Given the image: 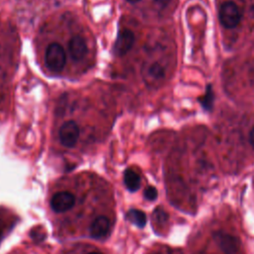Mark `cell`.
Returning <instances> with one entry per match:
<instances>
[{
  "mask_svg": "<svg viewBox=\"0 0 254 254\" xmlns=\"http://www.w3.org/2000/svg\"><path fill=\"white\" fill-rule=\"evenodd\" d=\"M66 62L65 51L59 43L51 44L45 53L46 65L55 73L61 72Z\"/></svg>",
  "mask_w": 254,
  "mask_h": 254,
  "instance_id": "cell-1",
  "label": "cell"
},
{
  "mask_svg": "<svg viewBox=\"0 0 254 254\" xmlns=\"http://www.w3.org/2000/svg\"><path fill=\"white\" fill-rule=\"evenodd\" d=\"M142 79L149 88L159 87L165 79V69L157 62L144 64L141 68Z\"/></svg>",
  "mask_w": 254,
  "mask_h": 254,
  "instance_id": "cell-2",
  "label": "cell"
},
{
  "mask_svg": "<svg viewBox=\"0 0 254 254\" xmlns=\"http://www.w3.org/2000/svg\"><path fill=\"white\" fill-rule=\"evenodd\" d=\"M219 20L223 27L235 28L241 20V12L238 6L232 1L224 2L219 9Z\"/></svg>",
  "mask_w": 254,
  "mask_h": 254,
  "instance_id": "cell-3",
  "label": "cell"
},
{
  "mask_svg": "<svg viewBox=\"0 0 254 254\" xmlns=\"http://www.w3.org/2000/svg\"><path fill=\"white\" fill-rule=\"evenodd\" d=\"M79 127L73 120H68L64 123L59 132L60 142L66 148H72L79 138Z\"/></svg>",
  "mask_w": 254,
  "mask_h": 254,
  "instance_id": "cell-4",
  "label": "cell"
},
{
  "mask_svg": "<svg viewBox=\"0 0 254 254\" xmlns=\"http://www.w3.org/2000/svg\"><path fill=\"white\" fill-rule=\"evenodd\" d=\"M75 203L74 195L69 191H60L53 195L51 207L55 212H64L70 209Z\"/></svg>",
  "mask_w": 254,
  "mask_h": 254,
  "instance_id": "cell-5",
  "label": "cell"
},
{
  "mask_svg": "<svg viewBox=\"0 0 254 254\" xmlns=\"http://www.w3.org/2000/svg\"><path fill=\"white\" fill-rule=\"evenodd\" d=\"M135 42V35L129 29H123L118 33L114 44V54L118 57L124 56L129 52Z\"/></svg>",
  "mask_w": 254,
  "mask_h": 254,
  "instance_id": "cell-6",
  "label": "cell"
},
{
  "mask_svg": "<svg viewBox=\"0 0 254 254\" xmlns=\"http://www.w3.org/2000/svg\"><path fill=\"white\" fill-rule=\"evenodd\" d=\"M213 237L216 244L225 254H234L237 251L238 240L234 236L223 232H216Z\"/></svg>",
  "mask_w": 254,
  "mask_h": 254,
  "instance_id": "cell-7",
  "label": "cell"
},
{
  "mask_svg": "<svg viewBox=\"0 0 254 254\" xmlns=\"http://www.w3.org/2000/svg\"><path fill=\"white\" fill-rule=\"evenodd\" d=\"M68 53L72 60L81 61L87 54V44L80 36L72 37L68 42Z\"/></svg>",
  "mask_w": 254,
  "mask_h": 254,
  "instance_id": "cell-8",
  "label": "cell"
},
{
  "mask_svg": "<svg viewBox=\"0 0 254 254\" xmlns=\"http://www.w3.org/2000/svg\"><path fill=\"white\" fill-rule=\"evenodd\" d=\"M110 225H111V223H110V220L108 217H106L104 215L96 217L92 221L90 228H89L91 237L98 239V238L105 236L110 229Z\"/></svg>",
  "mask_w": 254,
  "mask_h": 254,
  "instance_id": "cell-9",
  "label": "cell"
},
{
  "mask_svg": "<svg viewBox=\"0 0 254 254\" xmlns=\"http://www.w3.org/2000/svg\"><path fill=\"white\" fill-rule=\"evenodd\" d=\"M141 179L140 176L133 170L127 169L124 172V185L128 189L129 191L135 192L140 189Z\"/></svg>",
  "mask_w": 254,
  "mask_h": 254,
  "instance_id": "cell-10",
  "label": "cell"
},
{
  "mask_svg": "<svg viewBox=\"0 0 254 254\" xmlns=\"http://www.w3.org/2000/svg\"><path fill=\"white\" fill-rule=\"evenodd\" d=\"M126 218L139 228H143L146 225L147 217L146 214L139 209H130L126 213Z\"/></svg>",
  "mask_w": 254,
  "mask_h": 254,
  "instance_id": "cell-11",
  "label": "cell"
},
{
  "mask_svg": "<svg viewBox=\"0 0 254 254\" xmlns=\"http://www.w3.org/2000/svg\"><path fill=\"white\" fill-rule=\"evenodd\" d=\"M200 102H201V104H202V106H203L204 108H206V109L211 108L212 102H213V94H212L210 85L207 86L206 93H205V95L203 96V98L200 99Z\"/></svg>",
  "mask_w": 254,
  "mask_h": 254,
  "instance_id": "cell-12",
  "label": "cell"
},
{
  "mask_svg": "<svg viewBox=\"0 0 254 254\" xmlns=\"http://www.w3.org/2000/svg\"><path fill=\"white\" fill-rule=\"evenodd\" d=\"M158 196V190L155 187H148L144 190V197L148 200H155Z\"/></svg>",
  "mask_w": 254,
  "mask_h": 254,
  "instance_id": "cell-13",
  "label": "cell"
},
{
  "mask_svg": "<svg viewBox=\"0 0 254 254\" xmlns=\"http://www.w3.org/2000/svg\"><path fill=\"white\" fill-rule=\"evenodd\" d=\"M154 218L158 221V222H163L166 220L167 218V214L160 208H157L155 211H154Z\"/></svg>",
  "mask_w": 254,
  "mask_h": 254,
  "instance_id": "cell-14",
  "label": "cell"
},
{
  "mask_svg": "<svg viewBox=\"0 0 254 254\" xmlns=\"http://www.w3.org/2000/svg\"><path fill=\"white\" fill-rule=\"evenodd\" d=\"M249 142L251 144V146L254 148V127L251 129L250 134H249Z\"/></svg>",
  "mask_w": 254,
  "mask_h": 254,
  "instance_id": "cell-15",
  "label": "cell"
},
{
  "mask_svg": "<svg viewBox=\"0 0 254 254\" xmlns=\"http://www.w3.org/2000/svg\"><path fill=\"white\" fill-rule=\"evenodd\" d=\"M168 1H169V0H155V2H156L157 4H160V5L166 4V3H168Z\"/></svg>",
  "mask_w": 254,
  "mask_h": 254,
  "instance_id": "cell-16",
  "label": "cell"
},
{
  "mask_svg": "<svg viewBox=\"0 0 254 254\" xmlns=\"http://www.w3.org/2000/svg\"><path fill=\"white\" fill-rule=\"evenodd\" d=\"M126 1H128V2H129V3H132V4H133V3H136V2H139V1H140V0H126Z\"/></svg>",
  "mask_w": 254,
  "mask_h": 254,
  "instance_id": "cell-17",
  "label": "cell"
},
{
  "mask_svg": "<svg viewBox=\"0 0 254 254\" xmlns=\"http://www.w3.org/2000/svg\"><path fill=\"white\" fill-rule=\"evenodd\" d=\"M88 254H101V253H98V252H92V253H88Z\"/></svg>",
  "mask_w": 254,
  "mask_h": 254,
  "instance_id": "cell-18",
  "label": "cell"
}]
</instances>
